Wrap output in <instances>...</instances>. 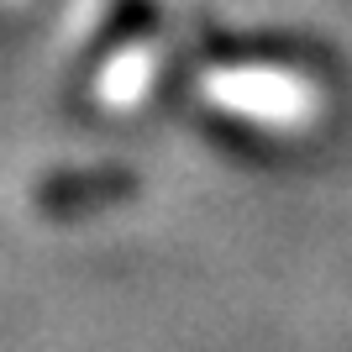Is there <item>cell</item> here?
<instances>
[{
    "mask_svg": "<svg viewBox=\"0 0 352 352\" xmlns=\"http://www.w3.org/2000/svg\"><path fill=\"white\" fill-rule=\"evenodd\" d=\"M200 100L226 111L236 121L268 126V132H305L321 116V89L316 79L274 63H226V69L200 74Z\"/></svg>",
    "mask_w": 352,
    "mask_h": 352,
    "instance_id": "obj_1",
    "label": "cell"
},
{
    "mask_svg": "<svg viewBox=\"0 0 352 352\" xmlns=\"http://www.w3.org/2000/svg\"><path fill=\"white\" fill-rule=\"evenodd\" d=\"M158 69H163L158 43H132V47H121L116 58L100 69V79H95V100H100L105 111H137V105L147 100L153 79H158Z\"/></svg>",
    "mask_w": 352,
    "mask_h": 352,
    "instance_id": "obj_2",
    "label": "cell"
}]
</instances>
